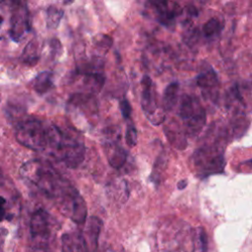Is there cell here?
<instances>
[{"label": "cell", "mask_w": 252, "mask_h": 252, "mask_svg": "<svg viewBox=\"0 0 252 252\" xmlns=\"http://www.w3.org/2000/svg\"><path fill=\"white\" fill-rule=\"evenodd\" d=\"M104 153L109 164L114 168H121L127 160V153L116 141L105 142Z\"/></svg>", "instance_id": "13"}, {"label": "cell", "mask_w": 252, "mask_h": 252, "mask_svg": "<svg viewBox=\"0 0 252 252\" xmlns=\"http://www.w3.org/2000/svg\"><path fill=\"white\" fill-rule=\"evenodd\" d=\"M83 77V85L89 94H96L101 91L105 83L103 72H92L80 74Z\"/></svg>", "instance_id": "14"}, {"label": "cell", "mask_w": 252, "mask_h": 252, "mask_svg": "<svg viewBox=\"0 0 252 252\" xmlns=\"http://www.w3.org/2000/svg\"><path fill=\"white\" fill-rule=\"evenodd\" d=\"M120 110H121V114L125 119H128L131 116V105L129 103V101L126 98H123L120 101Z\"/></svg>", "instance_id": "25"}, {"label": "cell", "mask_w": 252, "mask_h": 252, "mask_svg": "<svg viewBox=\"0 0 252 252\" xmlns=\"http://www.w3.org/2000/svg\"><path fill=\"white\" fill-rule=\"evenodd\" d=\"M141 105L147 118L154 125H159L164 120V109L158 105L151 78L145 75L141 82Z\"/></svg>", "instance_id": "6"}, {"label": "cell", "mask_w": 252, "mask_h": 252, "mask_svg": "<svg viewBox=\"0 0 252 252\" xmlns=\"http://www.w3.org/2000/svg\"><path fill=\"white\" fill-rule=\"evenodd\" d=\"M101 227V220L94 216L91 217L84 233L80 235V242L84 248V252H97Z\"/></svg>", "instance_id": "10"}, {"label": "cell", "mask_w": 252, "mask_h": 252, "mask_svg": "<svg viewBox=\"0 0 252 252\" xmlns=\"http://www.w3.org/2000/svg\"><path fill=\"white\" fill-rule=\"evenodd\" d=\"M195 165L203 174L219 173L223 168V157L219 150L204 148L198 150L194 158Z\"/></svg>", "instance_id": "8"}, {"label": "cell", "mask_w": 252, "mask_h": 252, "mask_svg": "<svg viewBox=\"0 0 252 252\" xmlns=\"http://www.w3.org/2000/svg\"><path fill=\"white\" fill-rule=\"evenodd\" d=\"M32 87L34 92L43 94L50 91L53 87V78L50 71H42L38 73L32 81Z\"/></svg>", "instance_id": "16"}, {"label": "cell", "mask_w": 252, "mask_h": 252, "mask_svg": "<svg viewBox=\"0 0 252 252\" xmlns=\"http://www.w3.org/2000/svg\"><path fill=\"white\" fill-rule=\"evenodd\" d=\"M197 239H198V246L200 248V252H206L208 248V238H207L206 231L203 228L198 229Z\"/></svg>", "instance_id": "24"}, {"label": "cell", "mask_w": 252, "mask_h": 252, "mask_svg": "<svg viewBox=\"0 0 252 252\" xmlns=\"http://www.w3.org/2000/svg\"><path fill=\"white\" fill-rule=\"evenodd\" d=\"M15 136L22 146L32 151H44L48 146V125L33 117L18 121Z\"/></svg>", "instance_id": "3"}, {"label": "cell", "mask_w": 252, "mask_h": 252, "mask_svg": "<svg viewBox=\"0 0 252 252\" xmlns=\"http://www.w3.org/2000/svg\"><path fill=\"white\" fill-rule=\"evenodd\" d=\"M10 5V28L9 34L14 41H19L23 35L31 30L30 14L25 3L13 1Z\"/></svg>", "instance_id": "7"}, {"label": "cell", "mask_w": 252, "mask_h": 252, "mask_svg": "<svg viewBox=\"0 0 252 252\" xmlns=\"http://www.w3.org/2000/svg\"><path fill=\"white\" fill-rule=\"evenodd\" d=\"M220 30H221L220 22L216 18H212L208 20L203 26V33L205 34L206 37L215 36L220 32Z\"/></svg>", "instance_id": "21"}, {"label": "cell", "mask_w": 252, "mask_h": 252, "mask_svg": "<svg viewBox=\"0 0 252 252\" xmlns=\"http://www.w3.org/2000/svg\"><path fill=\"white\" fill-rule=\"evenodd\" d=\"M197 84L201 88L203 94L213 95L215 89L218 88V77L213 69L202 71L197 77Z\"/></svg>", "instance_id": "15"}, {"label": "cell", "mask_w": 252, "mask_h": 252, "mask_svg": "<svg viewBox=\"0 0 252 252\" xmlns=\"http://www.w3.org/2000/svg\"><path fill=\"white\" fill-rule=\"evenodd\" d=\"M1 5V3H0ZM3 23H4V14H3V8L0 6V31L3 27Z\"/></svg>", "instance_id": "27"}, {"label": "cell", "mask_w": 252, "mask_h": 252, "mask_svg": "<svg viewBox=\"0 0 252 252\" xmlns=\"http://www.w3.org/2000/svg\"><path fill=\"white\" fill-rule=\"evenodd\" d=\"M186 185H187V182H186L185 180H182V181H180V182L178 183V185H177V186H178V188H179V189H183Z\"/></svg>", "instance_id": "28"}, {"label": "cell", "mask_w": 252, "mask_h": 252, "mask_svg": "<svg viewBox=\"0 0 252 252\" xmlns=\"http://www.w3.org/2000/svg\"><path fill=\"white\" fill-rule=\"evenodd\" d=\"M112 43H113L112 38L106 34L100 33L94 36V38L93 39V44H94V50L96 51L95 57L99 58V56H102L103 54H105L111 47Z\"/></svg>", "instance_id": "19"}, {"label": "cell", "mask_w": 252, "mask_h": 252, "mask_svg": "<svg viewBox=\"0 0 252 252\" xmlns=\"http://www.w3.org/2000/svg\"><path fill=\"white\" fill-rule=\"evenodd\" d=\"M64 11L60 8H57L54 5H51L46 10V25L48 29H56L59 26V23L63 17Z\"/></svg>", "instance_id": "20"}, {"label": "cell", "mask_w": 252, "mask_h": 252, "mask_svg": "<svg viewBox=\"0 0 252 252\" xmlns=\"http://www.w3.org/2000/svg\"><path fill=\"white\" fill-rule=\"evenodd\" d=\"M137 138H138V135H137V130L135 128V126L133 124H129L127 126V129H126V134H125V141H126V144L132 148L134 147L136 144H137Z\"/></svg>", "instance_id": "22"}, {"label": "cell", "mask_w": 252, "mask_h": 252, "mask_svg": "<svg viewBox=\"0 0 252 252\" xmlns=\"http://www.w3.org/2000/svg\"><path fill=\"white\" fill-rule=\"evenodd\" d=\"M68 104L71 109L79 111L87 117H92L97 112V101L93 94H74L70 96Z\"/></svg>", "instance_id": "11"}, {"label": "cell", "mask_w": 252, "mask_h": 252, "mask_svg": "<svg viewBox=\"0 0 252 252\" xmlns=\"http://www.w3.org/2000/svg\"><path fill=\"white\" fill-rule=\"evenodd\" d=\"M61 242H62L61 252H75L74 251L75 242L73 237L70 234L64 233L61 237Z\"/></svg>", "instance_id": "23"}, {"label": "cell", "mask_w": 252, "mask_h": 252, "mask_svg": "<svg viewBox=\"0 0 252 252\" xmlns=\"http://www.w3.org/2000/svg\"><path fill=\"white\" fill-rule=\"evenodd\" d=\"M52 231V219L43 209L36 210L30 221V232L33 239L46 240Z\"/></svg>", "instance_id": "9"}, {"label": "cell", "mask_w": 252, "mask_h": 252, "mask_svg": "<svg viewBox=\"0 0 252 252\" xmlns=\"http://www.w3.org/2000/svg\"><path fill=\"white\" fill-rule=\"evenodd\" d=\"M19 173L23 179L54 200L70 183L49 162L41 159H32L25 162Z\"/></svg>", "instance_id": "2"}, {"label": "cell", "mask_w": 252, "mask_h": 252, "mask_svg": "<svg viewBox=\"0 0 252 252\" xmlns=\"http://www.w3.org/2000/svg\"><path fill=\"white\" fill-rule=\"evenodd\" d=\"M6 199L0 196V221L6 218Z\"/></svg>", "instance_id": "26"}, {"label": "cell", "mask_w": 252, "mask_h": 252, "mask_svg": "<svg viewBox=\"0 0 252 252\" xmlns=\"http://www.w3.org/2000/svg\"><path fill=\"white\" fill-rule=\"evenodd\" d=\"M179 85L178 83H170L163 93L162 97V107L164 110H171L175 105L178 98Z\"/></svg>", "instance_id": "18"}, {"label": "cell", "mask_w": 252, "mask_h": 252, "mask_svg": "<svg viewBox=\"0 0 252 252\" xmlns=\"http://www.w3.org/2000/svg\"><path fill=\"white\" fill-rule=\"evenodd\" d=\"M0 100H1V97H0Z\"/></svg>", "instance_id": "29"}, {"label": "cell", "mask_w": 252, "mask_h": 252, "mask_svg": "<svg viewBox=\"0 0 252 252\" xmlns=\"http://www.w3.org/2000/svg\"><path fill=\"white\" fill-rule=\"evenodd\" d=\"M55 202L60 212L70 218L75 223L83 224L86 222L88 217L86 201L71 183L60 193Z\"/></svg>", "instance_id": "4"}, {"label": "cell", "mask_w": 252, "mask_h": 252, "mask_svg": "<svg viewBox=\"0 0 252 252\" xmlns=\"http://www.w3.org/2000/svg\"><path fill=\"white\" fill-rule=\"evenodd\" d=\"M181 117L187 134L194 136L199 134L206 123V112L199 100L190 94H183L179 105Z\"/></svg>", "instance_id": "5"}, {"label": "cell", "mask_w": 252, "mask_h": 252, "mask_svg": "<svg viewBox=\"0 0 252 252\" xmlns=\"http://www.w3.org/2000/svg\"><path fill=\"white\" fill-rule=\"evenodd\" d=\"M158 15V20L160 24L169 26L174 23V19L180 14L181 9L177 3L160 1L151 3Z\"/></svg>", "instance_id": "12"}, {"label": "cell", "mask_w": 252, "mask_h": 252, "mask_svg": "<svg viewBox=\"0 0 252 252\" xmlns=\"http://www.w3.org/2000/svg\"><path fill=\"white\" fill-rule=\"evenodd\" d=\"M51 155L67 167L76 168L84 160L86 148L82 134L70 126L48 125V146Z\"/></svg>", "instance_id": "1"}, {"label": "cell", "mask_w": 252, "mask_h": 252, "mask_svg": "<svg viewBox=\"0 0 252 252\" xmlns=\"http://www.w3.org/2000/svg\"><path fill=\"white\" fill-rule=\"evenodd\" d=\"M39 56V45L37 40L33 38L28 42L24 48L21 55V61L28 66H33L38 62Z\"/></svg>", "instance_id": "17"}]
</instances>
